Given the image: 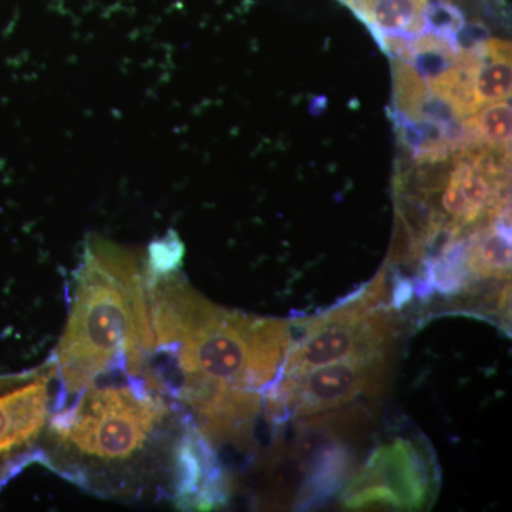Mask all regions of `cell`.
Instances as JSON below:
<instances>
[{
  "mask_svg": "<svg viewBox=\"0 0 512 512\" xmlns=\"http://www.w3.org/2000/svg\"><path fill=\"white\" fill-rule=\"evenodd\" d=\"M153 350L146 375L192 409L215 397L256 392L284 366L291 325L218 308L174 274L146 279Z\"/></svg>",
  "mask_w": 512,
  "mask_h": 512,
  "instance_id": "cell-1",
  "label": "cell"
},
{
  "mask_svg": "<svg viewBox=\"0 0 512 512\" xmlns=\"http://www.w3.org/2000/svg\"><path fill=\"white\" fill-rule=\"evenodd\" d=\"M153 350L146 276L136 259L111 245H87L72 309L57 348V407L114 366L141 372Z\"/></svg>",
  "mask_w": 512,
  "mask_h": 512,
  "instance_id": "cell-2",
  "label": "cell"
},
{
  "mask_svg": "<svg viewBox=\"0 0 512 512\" xmlns=\"http://www.w3.org/2000/svg\"><path fill=\"white\" fill-rule=\"evenodd\" d=\"M74 396L52 417L50 430L67 451L107 466L138 456L168 413L148 377L127 366L111 367Z\"/></svg>",
  "mask_w": 512,
  "mask_h": 512,
  "instance_id": "cell-3",
  "label": "cell"
},
{
  "mask_svg": "<svg viewBox=\"0 0 512 512\" xmlns=\"http://www.w3.org/2000/svg\"><path fill=\"white\" fill-rule=\"evenodd\" d=\"M379 306L362 292L355 301L306 323L302 338L289 346L282 376L345 360L392 355L393 316Z\"/></svg>",
  "mask_w": 512,
  "mask_h": 512,
  "instance_id": "cell-4",
  "label": "cell"
},
{
  "mask_svg": "<svg viewBox=\"0 0 512 512\" xmlns=\"http://www.w3.org/2000/svg\"><path fill=\"white\" fill-rule=\"evenodd\" d=\"M437 483L427 444L399 437L373 451L346 487L343 504L349 510H426L436 498Z\"/></svg>",
  "mask_w": 512,
  "mask_h": 512,
  "instance_id": "cell-5",
  "label": "cell"
},
{
  "mask_svg": "<svg viewBox=\"0 0 512 512\" xmlns=\"http://www.w3.org/2000/svg\"><path fill=\"white\" fill-rule=\"evenodd\" d=\"M392 355L345 360L285 376L268 399L269 414L276 421L309 417L342 409L360 396L379 393Z\"/></svg>",
  "mask_w": 512,
  "mask_h": 512,
  "instance_id": "cell-6",
  "label": "cell"
},
{
  "mask_svg": "<svg viewBox=\"0 0 512 512\" xmlns=\"http://www.w3.org/2000/svg\"><path fill=\"white\" fill-rule=\"evenodd\" d=\"M49 376L33 375L0 396V456L28 446L39 437L49 417Z\"/></svg>",
  "mask_w": 512,
  "mask_h": 512,
  "instance_id": "cell-7",
  "label": "cell"
},
{
  "mask_svg": "<svg viewBox=\"0 0 512 512\" xmlns=\"http://www.w3.org/2000/svg\"><path fill=\"white\" fill-rule=\"evenodd\" d=\"M483 62L474 82V99L477 109L511 97V45L500 39L481 43Z\"/></svg>",
  "mask_w": 512,
  "mask_h": 512,
  "instance_id": "cell-8",
  "label": "cell"
},
{
  "mask_svg": "<svg viewBox=\"0 0 512 512\" xmlns=\"http://www.w3.org/2000/svg\"><path fill=\"white\" fill-rule=\"evenodd\" d=\"M468 147L488 146L511 150L510 100L487 104L480 113L461 120Z\"/></svg>",
  "mask_w": 512,
  "mask_h": 512,
  "instance_id": "cell-9",
  "label": "cell"
},
{
  "mask_svg": "<svg viewBox=\"0 0 512 512\" xmlns=\"http://www.w3.org/2000/svg\"><path fill=\"white\" fill-rule=\"evenodd\" d=\"M394 110L414 119L421 101L429 96L431 89L426 80L414 69L412 63L392 59Z\"/></svg>",
  "mask_w": 512,
  "mask_h": 512,
  "instance_id": "cell-10",
  "label": "cell"
},
{
  "mask_svg": "<svg viewBox=\"0 0 512 512\" xmlns=\"http://www.w3.org/2000/svg\"><path fill=\"white\" fill-rule=\"evenodd\" d=\"M184 247L177 235H167L150 247L147 276L174 274L183 262Z\"/></svg>",
  "mask_w": 512,
  "mask_h": 512,
  "instance_id": "cell-11",
  "label": "cell"
},
{
  "mask_svg": "<svg viewBox=\"0 0 512 512\" xmlns=\"http://www.w3.org/2000/svg\"><path fill=\"white\" fill-rule=\"evenodd\" d=\"M421 258V245L399 214L394 217L392 247L389 262L393 265L412 264Z\"/></svg>",
  "mask_w": 512,
  "mask_h": 512,
  "instance_id": "cell-12",
  "label": "cell"
}]
</instances>
